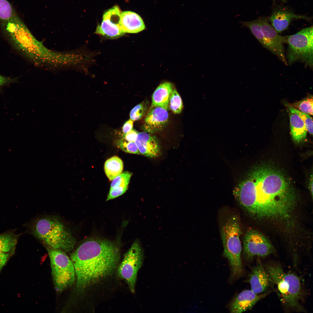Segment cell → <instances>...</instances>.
I'll return each mask as SVG.
<instances>
[{
	"mask_svg": "<svg viewBox=\"0 0 313 313\" xmlns=\"http://www.w3.org/2000/svg\"><path fill=\"white\" fill-rule=\"evenodd\" d=\"M233 194L241 206L260 220L287 221L297 202L294 190L284 175L266 165L253 169Z\"/></svg>",
	"mask_w": 313,
	"mask_h": 313,
	"instance_id": "cell-1",
	"label": "cell"
},
{
	"mask_svg": "<svg viewBox=\"0 0 313 313\" xmlns=\"http://www.w3.org/2000/svg\"><path fill=\"white\" fill-rule=\"evenodd\" d=\"M120 256V248L114 242L97 237L86 240L71 254L78 289L93 288L112 277Z\"/></svg>",
	"mask_w": 313,
	"mask_h": 313,
	"instance_id": "cell-2",
	"label": "cell"
},
{
	"mask_svg": "<svg viewBox=\"0 0 313 313\" xmlns=\"http://www.w3.org/2000/svg\"><path fill=\"white\" fill-rule=\"evenodd\" d=\"M264 266L273 284L276 286L285 306L295 310L304 311L301 303L303 291L299 277L294 274L286 272L277 263H269Z\"/></svg>",
	"mask_w": 313,
	"mask_h": 313,
	"instance_id": "cell-3",
	"label": "cell"
},
{
	"mask_svg": "<svg viewBox=\"0 0 313 313\" xmlns=\"http://www.w3.org/2000/svg\"><path fill=\"white\" fill-rule=\"evenodd\" d=\"M32 233L50 247L65 252L72 250L76 239L61 221L53 217H44L37 219L32 228Z\"/></svg>",
	"mask_w": 313,
	"mask_h": 313,
	"instance_id": "cell-4",
	"label": "cell"
},
{
	"mask_svg": "<svg viewBox=\"0 0 313 313\" xmlns=\"http://www.w3.org/2000/svg\"><path fill=\"white\" fill-rule=\"evenodd\" d=\"M221 234L223 255L230 262L232 276L239 277L243 274V268L241 258V229L237 216L233 215L225 220L221 226Z\"/></svg>",
	"mask_w": 313,
	"mask_h": 313,
	"instance_id": "cell-5",
	"label": "cell"
},
{
	"mask_svg": "<svg viewBox=\"0 0 313 313\" xmlns=\"http://www.w3.org/2000/svg\"><path fill=\"white\" fill-rule=\"evenodd\" d=\"M241 27L248 28L259 42L276 55L285 65H287L283 44L287 43V36L279 34L269 23L268 20L261 17L249 21H240Z\"/></svg>",
	"mask_w": 313,
	"mask_h": 313,
	"instance_id": "cell-6",
	"label": "cell"
},
{
	"mask_svg": "<svg viewBox=\"0 0 313 313\" xmlns=\"http://www.w3.org/2000/svg\"><path fill=\"white\" fill-rule=\"evenodd\" d=\"M312 26L302 29L296 33L287 36L288 45L286 59L287 65L296 62L303 63L312 69L313 60Z\"/></svg>",
	"mask_w": 313,
	"mask_h": 313,
	"instance_id": "cell-7",
	"label": "cell"
},
{
	"mask_svg": "<svg viewBox=\"0 0 313 313\" xmlns=\"http://www.w3.org/2000/svg\"><path fill=\"white\" fill-rule=\"evenodd\" d=\"M47 250L55 289L61 292L72 285L75 280L74 265L71 259L63 250L50 247Z\"/></svg>",
	"mask_w": 313,
	"mask_h": 313,
	"instance_id": "cell-8",
	"label": "cell"
},
{
	"mask_svg": "<svg viewBox=\"0 0 313 313\" xmlns=\"http://www.w3.org/2000/svg\"><path fill=\"white\" fill-rule=\"evenodd\" d=\"M143 256L140 242L136 240L124 254L117 268L118 276L125 281L130 290L134 294L135 293L138 272L143 264Z\"/></svg>",
	"mask_w": 313,
	"mask_h": 313,
	"instance_id": "cell-9",
	"label": "cell"
},
{
	"mask_svg": "<svg viewBox=\"0 0 313 313\" xmlns=\"http://www.w3.org/2000/svg\"><path fill=\"white\" fill-rule=\"evenodd\" d=\"M244 253L248 261L254 256H266L273 252L274 248L270 242L261 233L254 229L247 231L243 241Z\"/></svg>",
	"mask_w": 313,
	"mask_h": 313,
	"instance_id": "cell-10",
	"label": "cell"
},
{
	"mask_svg": "<svg viewBox=\"0 0 313 313\" xmlns=\"http://www.w3.org/2000/svg\"><path fill=\"white\" fill-rule=\"evenodd\" d=\"M121 11L118 6H115L105 12L100 24H98L95 33L110 39L122 36L125 33L119 24Z\"/></svg>",
	"mask_w": 313,
	"mask_h": 313,
	"instance_id": "cell-11",
	"label": "cell"
},
{
	"mask_svg": "<svg viewBox=\"0 0 313 313\" xmlns=\"http://www.w3.org/2000/svg\"><path fill=\"white\" fill-rule=\"evenodd\" d=\"M167 110L161 107L151 106L145 119L142 128L147 132L153 133L162 129L168 121Z\"/></svg>",
	"mask_w": 313,
	"mask_h": 313,
	"instance_id": "cell-12",
	"label": "cell"
},
{
	"mask_svg": "<svg viewBox=\"0 0 313 313\" xmlns=\"http://www.w3.org/2000/svg\"><path fill=\"white\" fill-rule=\"evenodd\" d=\"M251 290L260 294L267 291L273 284L268 274L260 260L252 269L249 276Z\"/></svg>",
	"mask_w": 313,
	"mask_h": 313,
	"instance_id": "cell-13",
	"label": "cell"
},
{
	"mask_svg": "<svg viewBox=\"0 0 313 313\" xmlns=\"http://www.w3.org/2000/svg\"><path fill=\"white\" fill-rule=\"evenodd\" d=\"M264 295L256 294L251 290H245L239 293L230 305L232 313H240L251 309L255 304L262 298Z\"/></svg>",
	"mask_w": 313,
	"mask_h": 313,
	"instance_id": "cell-14",
	"label": "cell"
},
{
	"mask_svg": "<svg viewBox=\"0 0 313 313\" xmlns=\"http://www.w3.org/2000/svg\"><path fill=\"white\" fill-rule=\"evenodd\" d=\"M135 143L141 154L146 156L156 157L161 153L160 145L156 137L147 133H138Z\"/></svg>",
	"mask_w": 313,
	"mask_h": 313,
	"instance_id": "cell-15",
	"label": "cell"
},
{
	"mask_svg": "<svg viewBox=\"0 0 313 313\" xmlns=\"http://www.w3.org/2000/svg\"><path fill=\"white\" fill-rule=\"evenodd\" d=\"M119 24L125 33H139L144 30L146 28L141 17L131 11L121 12Z\"/></svg>",
	"mask_w": 313,
	"mask_h": 313,
	"instance_id": "cell-16",
	"label": "cell"
},
{
	"mask_svg": "<svg viewBox=\"0 0 313 313\" xmlns=\"http://www.w3.org/2000/svg\"><path fill=\"white\" fill-rule=\"evenodd\" d=\"M303 19L309 20L305 16L295 14L290 12L282 10L274 12L269 19L272 26L278 33L286 30L291 21L294 19Z\"/></svg>",
	"mask_w": 313,
	"mask_h": 313,
	"instance_id": "cell-17",
	"label": "cell"
},
{
	"mask_svg": "<svg viewBox=\"0 0 313 313\" xmlns=\"http://www.w3.org/2000/svg\"><path fill=\"white\" fill-rule=\"evenodd\" d=\"M174 87L172 84L168 82L160 84L152 94L151 106L160 107L167 110L170 95Z\"/></svg>",
	"mask_w": 313,
	"mask_h": 313,
	"instance_id": "cell-18",
	"label": "cell"
},
{
	"mask_svg": "<svg viewBox=\"0 0 313 313\" xmlns=\"http://www.w3.org/2000/svg\"><path fill=\"white\" fill-rule=\"evenodd\" d=\"M290 133L293 140L298 143L304 141L306 137L307 130L303 121L295 113L289 112Z\"/></svg>",
	"mask_w": 313,
	"mask_h": 313,
	"instance_id": "cell-19",
	"label": "cell"
},
{
	"mask_svg": "<svg viewBox=\"0 0 313 313\" xmlns=\"http://www.w3.org/2000/svg\"><path fill=\"white\" fill-rule=\"evenodd\" d=\"M105 173L110 181L112 180L121 174L123 168L122 160L117 156H113L107 159L104 164Z\"/></svg>",
	"mask_w": 313,
	"mask_h": 313,
	"instance_id": "cell-20",
	"label": "cell"
},
{
	"mask_svg": "<svg viewBox=\"0 0 313 313\" xmlns=\"http://www.w3.org/2000/svg\"><path fill=\"white\" fill-rule=\"evenodd\" d=\"M18 236L11 233L0 235V252L9 253L14 250Z\"/></svg>",
	"mask_w": 313,
	"mask_h": 313,
	"instance_id": "cell-21",
	"label": "cell"
},
{
	"mask_svg": "<svg viewBox=\"0 0 313 313\" xmlns=\"http://www.w3.org/2000/svg\"><path fill=\"white\" fill-rule=\"evenodd\" d=\"M313 105V96L310 95L300 101L292 104H287V106L312 116Z\"/></svg>",
	"mask_w": 313,
	"mask_h": 313,
	"instance_id": "cell-22",
	"label": "cell"
},
{
	"mask_svg": "<svg viewBox=\"0 0 313 313\" xmlns=\"http://www.w3.org/2000/svg\"><path fill=\"white\" fill-rule=\"evenodd\" d=\"M173 113H180L182 111L183 105L182 99L179 94L174 87L170 95L168 107Z\"/></svg>",
	"mask_w": 313,
	"mask_h": 313,
	"instance_id": "cell-23",
	"label": "cell"
},
{
	"mask_svg": "<svg viewBox=\"0 0 313 313\" xmlns=\"http://www.w3.org/2000/svg\"><path fill=\"white\" fill-rule=\"evenodd\" d=\"M132 173L125 171L116 176L112 182L110 189L119 187H128Z\"/></svg>",
	"mask_w": 313,
	"mask_h": 313,
	"instance_id": "cell-24",
	"label": "cell"
},
{
	"mask_svg": "<svg viewBox=\"0 0 313 313\" xmlns=\"http://www.w3.org/2000/svg\"><path fill=\"white\" fill-rule=\"evenodd\" d=\"M290 112L298 115L304 122L307 131L311 135L313 134V119L309 114L303 112L299 110L287 106Z\"/></svg>",
	"mask_w": 313,
	"mask_h": 313,
	"instance_id": "cell-25",
	"label": "cell"
},
{
	"mask_svg": "<svg viewBox=\"0 0 313 313\" xmlns=\"http://www.w3.org/2000/svg\"><path fill=\"white\" fill-rule=\"evenodd\" d=\"M118 145L122 150L127 153L141 154L137 145L134 142L120 140L118 142Z\"/></svg>",
	"mask_w": 313,
	"mask_h": 313,
	"instance_id": "cell-26",
	"label": "cell"
},
{
	"mask_svg": "<svg viewBox=\"0 0 313 313\" xmlns=\"http://www.w3.org/2000/svg\"><path fill=\"white\" fill-rule=\"evenodd\" d=\"M145 110V106L143 103L137 105L130 111V119L133 121L141 119L144 115Z\"/></svg>",
	"mask_w": 313,
	"mask_h": 313,
	"instance_id": "cell-27",
	"label": "cell"
},
{
	"mask_svg": "<svg viewBox=\"0 0 313 313\" xmlns=\"http://www.w3.org/2000/svg\"><path fill=\"white\" fill-rule=\"evenodd\" d=\"M128 189V187H122L110 189L106 201L112 199L122 195L126 192Z\"/></svg>",
	"mask_w": 313,
	"mask_h": 313,
	"instance_id": "cell-28",
	"label": "cell"
},
{
	"mask_svg": "<svg viewBox=\"0 0 313 313\" xmlns=\"http://www.w3.org/2000/svg\"><path fill=\"white\" fill-rule=\"evenodd\" d=\"M138 134V132L136 130H131L125 134L124 138L128 141L135 142Z\"/></svg>",
	"mask_w": 313,
	"mask_h": 313,
	"instance_id": "cell-29",
	"label": "cell"
},
{
	"mask_svg": "<svg viewBox=\"0 0 313 313\" xmlns=\"http://www.w3.org/2000/svg\"><path fill=\"white\" fill-rule=\"evenodd\" d=\"M8 253L0 252V270L6 263L9 257Z\"/></svg>",
	"mask_w": 313,
	"mask_h": 313,
	"instance_id": "cell-30",
	"label": "cell"
},
{
	"mask_svg": "<svg viewBox=\"0 0 313 313\" xmlns=\"http://www.w3.org/2000/svg\"><path fill=\"white\" fill-rule=\"evenodd\" d=\"M133 121L129 119L125 122L123 127V132L125 134L131 130L133 126Z\"/></svg>",
	"mask_w": 313,
	"mask_h": 313,
	"instance_id": "cell-31",
	"label": "cell"
},
{
	"mask_svg": "<svg viewBox=\"0 0 313 313\" xmlns=\"http://www.w3.org/2000/svg\"><path fill=\"white\" fill-rule=\"evenodd\" d=\"M15 79L4 77L0 74V87L13 82Z\"/></svg>",
	"mask_w": 313,
	"mask_h": 313,
	"instance_id": "cell-32",
	"label": "cell"
},
{
	"mask_svg": "<svg viewBox=\"0 0 313 313\" xmlns=\"http://www.w3.org/2000/svg\"><path fill=\"white\" fill-rule=\"evenodd\" d=\"M313 176L312 175L311 176V177L310 178V181L309 182V188L311 193V194L312 196V197H313Z\"/></svg>",
	"mask_w": 313,
	"mask_h": 313,
	"instance_id": "cell-33",
	"label": "cell"
},
{
	"mask_svg": "<svg viewBox=\"0 0 313 313\" xmlns=\"http://www.w3.org/2000/svg\"><path fill=\"white\" fill-rule=\"evenodd\" d=\"M275 0H274V1H275Z\"/></svg>",
	"mask_w": 313,
	"mask_h": 313,
	"instance_id": "cell-34",
	"label": "cell"
}]
</instances>
